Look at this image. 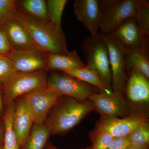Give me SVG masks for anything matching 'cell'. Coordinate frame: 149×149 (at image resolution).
Listing matches in <instances>:
<instances>
[{
	"label": "cell",
	"instance_id": "1",
	"mask_svg": "<svg viewBox=\"0 0 149 149\" xmlns=\"http://www.w3.org/2000/svg\"><path fill=\"white\" fill-rule=\"evenodd\" d=\"M95 111L93 102L62 96L49 113L45 121L51 135H64L78 125L85 116Z\"/></svg>",
	"mask_w": 149,
	"mask_h": 149
},
{
	"label": "cell",
	"instance_id": "2",
	"mask_svg": "<svg viewBox=\"0 0 149 149\" xmlns=\"http://www.w3.org/2000/svg\"><path fill=\"white\" fill-rule=\"evenodd\" d=\"M13 18L24 26L38 49L48 53L58 54H67L70 52L63 31L50 22L35 20L17 11Z\"/></svg>",
	"mask_w": 149,
	"mask_h": 149
},
{
	"label": "cell",
	"instance_id": "3",
	"mask_svg": "<svg viewBox=\"0 0 149 149\" xmlns=\"http://www.w3.org/2000/svg\"><path fill=\"white\" fill-rule=\"evenodd\" d=\"M83 49L86 67L97 72L102 80L112 88L108 52L101 35L99 33L86 38L83 42Z\"/></svg>",
	"mask_w": 149,
	"mask_h": 149
},
{
	"label": "cell",
	"instance_id": "4",
	"mask_svg": "<svg viewBox=\"0 0 149 149\" xmlns=\"http://www.w3.org/2000/svg\"><path fill=\"white\" fill-rule=\"evenodd\" d=\"M46 69L32 72H16L3 85V100L5 106L14 102L17 98L38 88L47 86Z\"/></svg>",
	"mask_w": 149,
	"mask_h": 149
},
{
	"label": "cell",
	"instance_id": "5",
	"mask_svg": "<svg viewBox=\"0 0 149 149\" xmlns=\"http://www.w3.org/2000/svg\"><path fill=\"white\" fill-rule=\"evenodd\" d=\"M62 96L55 90L47 86L33 90L20 97L31 114L34 124H42Z\"/></svg>",
	"mask_w": 149,
	"mask_h": 149
},
{
	"label": "cell",
	"instance_id": "6",
	"mask_svg": "<svg viewBox=\"0 0 149 149\" xmlns=\"http://www.w3.org/2000/svg\"><path fill=\"white\" fill-rule=\"evenodd\" d=\"M138 3L139 0H107L99 33L110 35L128 19L134 17Z\"/></svg>",
	"mask_w": 149,
	"mask_h": 149
},
{
	"label": "cell",
	"instance_id": "7",
	"mask_svg": "<svg viewBox=\"0 0 149 149\" xmlns=\"http://www.w3.org/2000/svg\"><path fill=\"white\" fill-rule=\"evenodd\" d=\"M47 86L62 96H67L83 101L99 90L94 86L64 72L53 71L47 77Z\"/></svg>",
	"mask_w": 149,
	"mask_h": 149
},
{
	"label": "cell",
	"instance_id": "8",
	"mask_svg": "<svg viewBox=\"0 0 149 149\" xmlns=\"http://www.w3.org/2000/svg\"><path fill=\"white\" fill-rule=\"evenodd\" d=\"M110 35L124 52L139 51L149 55V37L141 32L135 17L128 19Z\"/></svg>",
	"mask_w": 149,
	"mask_h": 149
},
{
	"label": "cell",
	"instance_id": "9",
	"mask_svg": "<svg viewBox=\"0 0 149 149\" xmlns=\"http://www.w3.org/2000/svg\"><path fill=\"white\" fill-rule=\"evenodd\" d=\"M101 35L108 52L112 89L116 95L123 97V90L128 73L125 52L110 35Z\"/></svg>",
	"mask_w": 149,
	"mask_h": 149
},
{
	"label": "cell",
	"instance_id": "10",
	"mask_svg": "<svg viewBox=\"0 0 149 149\" xmlns=\"http://www.w3.org/2000/svg\"><path fill=\"white\" fill-rule=\"evenodd\" d=\"M107 0H75L74 13L82 22L91 35L99 34L102 16L106 6Z\"/></svg>",
	"mask_w": 149,
	"mask_h": 149
},
{
	"label": "cell",
	"instance_id": "11",
	"mask_svg": "<svg viewBox=\"0 0 149 149\" xmlns=\"http://www.w3.org/2000/svg\"><path fill=\"white\" fill-rule=\"evenodd\" d=\"M148 118L145 115L132 112L125 117H101L96 128L105 130L113 138L126 137L139 125L148 122Z\"/></svg>",
	"mask_w": 149,
	"mask_h": 149
},
{
	"label": "cell",
	"instance_id": "12",
	"mask_svg": "<svg viewBox=\"0 0 149 149\" xmlns=\"http://www.w3.org/2000/svg\"><path fill=\"white\" fill-rule=\"evenodd\" d=\"M49 53L38 49L12 50L7 56L16 72H32L46 69Z\"/></svg>",
	"mask_w": 149,
	"mask_h": 149
},
{
	"label": "cell",
	"instance_id": "13",
	"mask_svg": "<svg viewBox=\"0 0 149 149\" xmlns=\"http://www.w3.org/2000/svg\"><path fill=\"white\" fill-rule=\"evenodd\" d=\"M88 99L101 117L123 118L132 113L130 105L124 97L99 93L91 95Z\"/></svg>",
	"mask_w": 149,
	"mask_h": 149
},
{
	"label": "cell",
	"instance_id": "14",
	"mask_svg": "<svg viewBox=\"0 0 149 149\" xmlns=\"http://www.w3.org/2000/svg\"><path fill=\"white\" fill-rule=\"evenodd\" d=\"M129 77L124 90L129 101L134 104L142 105L149 102V81L141 73L129 72Z\"/></svg>",
	"mask_w": 149,
	"mask_h": 149
},
{
	"label": "cell",
	"instance_id": "15",
	"mask_svg": "<svg viewBox=\"0 0 149 149\" xmlns=\"http://www.w3.org/2000/svg\"><path fill=\"white\" fill-rule=\"evenodd\" d=\"M1 28L7 38L12 50L37 49L26 29L15 19L12 18Z\"/></svg>",
	"mask_w": 149,
	"mask_h": 149
},
{
	"label": "cell",
	"instance_id": "16",
	"mask_svg": "<svg viewBox=\"0 0 149 149\" xmlns=\"http://www.w3.org/2000/svg\"><path fill=\"white\" fill-rule=\"evenodd\" d=\"M15 104L13 125L20 149L24 148L33 124H34L31 114L24 106L20 97Z\"/></svg>",
	"mask_w": 149,
	"mask_h": 149
},
{
	"label": "cell",
	"instance_id": "17",
	"mask_svg": "<svg viewBox=\"0 0 149 149\" xmlns=\"http://www.w3.org/2000/svg\"><path fill=\"white\" fill-rule=\"evenodd\" d=\"M83 62L75 51L67 54L49 53L46 70L52 71H61L85 67Z\"/></svg>",
	"mask_w": 149,
	"mask_h": 149
},
{
	"label": "cell",
	"instance_id": "18",
	"mask_svg": "<svg viewBox=\"0 0 149 149\" xmlns=\"http://www.w3.org/2000/svg\"><path fill=\"white\" fill-rule=\"evenodd\" d=\"M16 7L19 12L32 19L49 22L45 0H16Z\"/></svg>",
	"mask_w": 149,
	"mask_h": 149
},
{
	"label": "cell",
	"instance_id": "19",
	"mask_svg": "<svg viewBox=\"0 0 149 149\" xmlns=\"http://www.w3.org/2000/svg\"><path fill=\"white\" fill-rule=\"evenodd\" d=\"M63 72L94 86L99 90L100 93L109 95L114 94L112 88L102 80L97 72L86 67L69 70Z\"/></svg>",
	"mask_w": 149,
	"mask_h": 149
},
{
	"label": "cell",
	"instance_id": "20",
	"mask_svg": "<svg viewBox=\"0 0 149 149\" xmlns=\"http://www.w3.org/2000/svg\"><path fill=\"white\" fill-rule=\"evenodd\" d=\"M125 55L128 73L133 71L139 72L149 79V55L136 51L126 52Z\"/></svg>",
	"mask_w": 149,
	"mask_h": 149
},
{
	"label": "cell",
	"instance_id": "21",
	"mask_svg": "<svg viewBox=\"0 0 149 149\" xmlns=\"http://www.w3.org/2000/svg\"><path fill=\"white\" fill-rule=\"evenodd\" d=\"M50 135L49 130L45 123L34 124L22 149H45Z\"/></svg>",
	"mask_w": 149,
	"mask_h": 149
},
{
	"label": "cell",
	"instance_id": "22",
	"mask_svg": "<svg viewBox=\"0 0 149 149\" xmlns=\"http://www.w3.org/2000/svg\"><path fill=\"white\" fill-rule=\"evenodd\" d=\"M15 109V104L13 102L6 107L3 117L5 125L3 149H20L13 125Z\"/></svg>",
	"mask_w": 149,
	"mask_h": 149
},
{
	"label": "cell",
	"instance_id": "23",
	"mask_svg": "<svg viewBox=\"0 0 149 149\" xmlns=\"http://www.w3.org/2000/svg\"><path fill=\"white\" fill-rule=\"evenodd\" d=\"M130 146L140 148H149V125L148 122L139 125L126 136Z\"/></svg>",
	"mask_w": 149,
	"mask_h": 149
},
{
	"label": "cell",
	"instance_id": "24",
	"mask_svg": "<svg viewBox=\"0 0 149 149\" xmlns=\"http://www.w3.org/2000/svg\"><path fill=\"white\" fill-rule=\"evenodd\" d=\"M67 2V0L47 1L49 20L51 23L61 30H62L61 27L62 17Z\"/></svg>",
	"mask_w": 149,
	"mask_h": 149
},
{
	"label": "cell",
	"instance_id": "25",
	"mask_svg": "<svg viewBox=\"0 0 149 149\" xmlns=\"http://www.w3.org/2000/svg\"><path fill=\"white\" fill-rule=\"evenodd\" d=\"M137 24L143 34L149 36V2L145 0H139L135 14Z\"/></svg>",
	"mask_w": 149,
	"mask_h": 149
},
{
	"label": "cell",
	"instance_id": "26",
	"mask_svg": "<svg viewBox=\"0 0 149 149\" xmlns=\"http://www.w3.org/2000/svg\"><path fill=\"white\" fill-rule=\"evenodd\" d=\"M90 136L93 145L92 149H107L111 144L113 137L105 130L95 128Z\"/></svg>",
	"mask_w": 149,
	"mask_h": 149
},
{
	"label": "cell",
	"instance_id": "27",
	"mask_svg": "<svg viewBox=\"0 0 149 149\" xmlns=\"http://www.w3.org/2000/svg\"><path fill=\"white\" fill-rule=\"evenodd\" d=\"M17 11L16 0H0V27L13 18Z\"/></svg>",
	"mask_w": 149,
	"mask_h": 149
},
{
	"label": "cell",
	"instance_id": "28",
	"mask_svg": "<svg viewBox=\"0 0 149 149\" xmlns=\"http://www.w3.org/2000/svg\"><path fill=\"white\" fill-rule=\"evenodd\" d=\"M16 72L8 57L0 56V84H5Z\"/></svg>",
	"mask_w": 149,
	"mask_h": 149
},
{
	"label": "cell",
	"instance_id": "29",
	"mask_svg": "<svg viewBox=\"0 0 149 149\" xmlns=\"http://www.w3.org/2000/svg\"><path fill=\"white\" fill-rule=\"evenodd\" d=\"M11 51L7 38L2 28L0 27V56H7Z\"/></svg>",
	"mask_w": 149,
	"mask_h": 149
},
{
	"label": "cell",
	"instance_id": "30",
	"mask_svg": "<svg viewBox=\"0 0 149 149\" xmlns=\"http://www.w3.org/2000/svg\"><path fill=\"white\" fill-rule=\"evenodd\" d=\"M130 146L127 137H117L113 138L111 144L107 149H126Z\"/></svg>",
	"mask_w": 149,
	"mask_h": 149
},
{
	"label": "cell",
	"instance_id": "31",
	"mask_svg": "<svg viewBox=\"0 0 149 149\" xmlns=\"http://www.w3.org/2000/svg\"><path fill=\"white\" fill-rule=\"evenodd\" d=\"M3 100V85L0 84V118H3L5 112Z\"/></svg>",
	"mask_w": 149,
	"mask_h": 149
},
{
	"label": "cell",
	"instance_id": "32",
	"mask_svg": "<svg viewBox=\"0 0 149 149\" xmlns=\"http://www.w3.org/2000/svg\"><path fill=\"white\" fill-rule=\"evenodd\" d=\"M5 125L3 118H0V145L3 144L4 136Z\"/></svg>",
	"mask_w": 149,
	"mask_h": 149
},
{
	"label": "cell",
	"instance_id": "33",
	"mask_svg": "<svg viewBox=\"0 0 149 149\" xmlns=\"http://www.w3.org/2000/svg\"><path fill=\"white\" fill-rule=\"evenodd\" d=\"M46 149H59L54 146L51 143H48L47 144V146H46ZM80 149H92V147H88L86 148Z\"/></svg>",
	"mask_w": 149,
	"mask_h": 149
},
{
	"label": "cell",
	"instance_id": "34",
	"mask_svg": "<svg viewBox=\"0 0 149 149\" xmlns=\"http://www.w3.org/2000/svg\"><path fill=\"white\" fill-rule=\"evenodd\" d=\"M126 149H149V148H136V147L130 146L128 147V148H127Z\"/></svg>",
	"mask_w": 149,
	"mask_h": 149
},
{
	"label": "cell",
	"instance_id": "35",
	"mask_svg": "<svg viewBox=\"0 0 149 149\" xmlns=\"http://www.w3.org/2000/svg\"><path fill=\"white\" fill-rule=\"evenodd\" d=\"M0 149H3V145H0Z\"/></svg>",
	"mask_w": 149,
	"mask_h": 149
}]
</instances>
